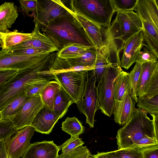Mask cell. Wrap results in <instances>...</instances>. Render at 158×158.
<instances>
[{"label":"cell","mask_w":158,"mask_h":158,"mask_svg":"<svg viewBox=\"0 0 158 158\" xmlns=\"http://www.w3.org/2000/svg\"><path fill=\"white\" fill-rule=\"evenodd\" d=\"M56 56L54 53H50L34 65L18 71L14 77L0 85V111L24 91L28 84L55 79L50 69Z\"/></svg>","instance_id":"obj_1"},{"label":"cell","mask_w":158,"mask_h":158,"mask_svg":"<svg viewBox=\"0 0 158 158\" xmlns=\"http://www.w3.org/2000/svg\"><path fill=\"white\" fill-rule=\"evenodd\" d=\"M94 65L71 66L64 59L56 55L50 69L57 81L76 103L84 92L87 72L92 70Z\"/></svg>","instance_id":"obj_2"},{"label":"cell","mask_w":158,"mask_h":158,"mask_svg":"<svg viewBox=\"0 0 158 158\" xmlns=\"http://www.w3.org/2000/svg\"><path fill=\"white\" fill-rule=\"evenodd\" d=\"M41 30L56 40L60 50L74 44L94 47L83 29L69 12Z\"/></svg>","instance_id":"obj_3"},{"label":"cell","mask_w":158,"mask_h":158,"mask_svg":"<svg viewBox=\"0 0 158 158\" xmlns=\"http://www.w3.org/2000/svg\"><path fill=\"white\" fill-rule=\"evenodd\" d=\"M147 113L138 108L131 119L118 130L116 137L118 149L131 147L146 135L158 140L153 120L148 116Z\"/></svg>","instance_id":"obj_4"},{"label":"cell","mask_w":158,"mask_h":158,"mask_svg":"<svg viewBox=\"0 0 158 158\" xmlns=\"http://www.w3.org/2000/svg\"><path fill=\"white\" fill-rule=\"evenodd\" d=\"M158 4L157 0H138L134 10L142 23L144 46L158 58Z\"/></svg>","instance_id":"obj_5"},{"label":"cell","mask_w":158,"mask_h":158,"mask_svg":"<svg viewBox=\"0 0 158 158\" xmlns=\"http://www.w3.org/2000/svg\"><path fill=\"white\" fill-rule=\"evenodd\" d=\"M70 10L103 28L109 27L116 12L111 0H72Z\"/></svg>","instance_id":"obj_6"},{"label":"cell","mask_w":158,"mask_h":158,"mask_svg":"<svg viewBox=\"0 0 158 158\" xmlns=\"http://www.w3.org/2000/svg\"><path fill=\"white\" fill-rule=\"evenodd\" d=\"M116 12L115 19L108 28L109 33L119 52L125 42L142 32V26L139 16L134 10H119Z\"/></svg>","instance_id":"obj_7"},{"label":"cell","mask_w":158,"mask_h":158,"mask_svg":"<svg viewBox=\"0 0 158 158\" xmlns=\"http://www.w3.org/2000/svg\"><path fill=\"white\" fill-rule=\"evenodd\" d=\"M96 81V76L91 70L88 71L84 93L81 98L76 103L80 112L86 117V123L91 128L94 126L95 113L99 109L98 87L95 85Z\"/></svg>","instance_id":"obj_8"},{"label":"cell","mask_w":158,"mask_h":158,"mask_svg":"<svg viewBox=\"0 0 158 158\" xmlns=\"http://www.w3.org/2000/svg\"><path fill=\"white\" fill-rule=\"evenodd\" d=\"M69 8L60 0H38L37 10L31 15L34 17V31L47 26L57 17L69 12Z\"/></svg>","instance_id":"obj_9"},{"label":"cell","mask_w":158,"mask_h":158,"mask_svg":"<svg viewBox=\"0 0 158 158\" xmlns=\"http://www.w3.org/2000/svg\"><path fill=\"white\" fill-rule=\"evenodd\" d=\"M111 67L106 70L98 84L99 109L105 115L110 117L113 114L114 101L113 97V85L120 69Z\"/></svg>","instance_id":"obj_10"},{"label":"cell","mask_w":158,"mask_h":158,"mask_svg":"<svg viewBox=\"0 0 158 158\" xmlns=\"http://www.w3.org/2000/svg\"><path fill=\"white\" fill-rule=\"evenodd\" d=\"M50 53L30 55L11 53L2 49L0 50V71H19L26 69L35 64Z\"/></svg>","instance_id":"obj_11"},{"label":"cell","mask_w":158,"mask_h":158,"mask_svg":"<svg viewBox=\"0 0 158 158\" xmlns=\"http://www.w3.org/2000/svg\"><path fill=\"white\" fill-rule=\"evenodd\" d=\"M44 106L40 95L31 96L10 120L15 129H21L31 125L36 115Z\"/></svg>","instance_id":"obj_12"},{"label":"cell","mask_w":158,"mask_h":158,"mask_svg":"<svg viewBox=\"0 0 158 158\" xmlns=\"http://www.w3.org/2000/svg\"><path fill=\"white\" fill-rule=\"evenodd\" d=\"M34 128L28 126L18 130L6 140L8 156L12 158L22 157L30 145L31 139L35 131Z\"/></svg>","instance_id":"obj_13"},{"label":"cell","mask_w":158,"mask_h":158,"mask_svg":"<svg viewBox=\"0 0 158 158\" xmlns=\"http://www.w3.org/2000/svg\"><path fill=\"white\" fill-rule=\"evenodd\" d=\"M31 33L32 38L31 40L23 42L8 50H12L26 48H35L49 53L57 52L60 50L57 42L51 36L44 32L41 33L40 30L33 31Z\"/></svg>","instance_id":"obj_14"},{"label":"cell","mask_w":158,"mask_h":158,"mask_svg":"<svg viewBox=\"0 0 158 158\" xmlns=\"http://www.w3.org/2000/svg\"><path fill=\"white\" fill-rule=\"evenodd\" d=\"M68 10L83 29L96 49L102 47L105 43L104 28L69 8Z\"/></svg>","instance_id":"obj_15"},{"label":"cell","mask_w":158,"mask_h":158,"mask_svg":"<svg viewBox=\"0 0 158 158\" xmlns=\"http://www.w3.org/2000/svg\"><path fill=\"white\" fill-rule=\"evenodd\" d=\"M143 34L139 32L131 37L124 43L123 52L120 61V67L128 69L136 62L137 59L144 46Z\"/></svg>","instance_id":"obj_16"},{"label":"cell","mask_w":158,"mask_h":158,"mask_svg":"<svg viewBox=\"0 0 158 158\" xmlns=\"http://www.w3.org/2000/svg\"><path fill=\"white\" fill-rule=\"evenodd\" d=\"M135 102L130 91H127L120 100L114 102L113 114L115 122L123 126L132 118L137 111Z\"/></svg>","instance_id":"obj_17"},{"label":"cell","mask_w":158,"mask_h":158,"mask_svg":"<svg viewBox=\"0 0 158 158\" xmlns=\"http://www.w3.org/2000/svg\"><path fill=\"white\" fill-rule=\"evenodd\" d=\"M60 150L53 141L31 143L22 158H57Z\"/></svg>","instance_id":"obj_18"},{"label":"cell","mask_w":158,"mask_h":158,"mask_svg":"<svg viewBox=\"0 0 158 158\" xmlns=\"http://www.w3.org/2000/svg\"><path fill=\"white\" fill-rule=\"evenodd\" d=\"M60 118L59 116L45 106L38 112L31 126L35 131L42 134H49L54 125Z\"/></svg>","instance_id":"obj_19"},{"label":"cell","mask_w":158,"mask_h":158,"mask_svg":"<svg viewBox=\"0 0 158 158\" xmlns=\"http://www.w3.org/2000/svg\"><path fill=\"white\" fill-rule=\"evenodd\" d=\"M19 14L17 7L14 3L5 2L0 6V31L3 33L9 31Z\"/></svg>","instance_id":"obj_20"},{"label":"cell","mask_w":158,"mask_h":158,"mask_svg":"<svg viewBox=\"0 0 158 158\" xmlns=\"http://www.w3.org/2000/svg\"><path fill=\"white\" fill-rule=\"evenodd\" d=\"M129 73L121 68L113 85V97L114 102L120 100L127 91L131 92V85Z\"/></svg>","instance_id":"obj_21"},{"label":"cell","mask_w":158,"mask_h":158,"mask_svg":"<svg viewBox=\"0 0 158 158\" xmlns=\"http://www.w3.org/2000/svg\"><path fill=\"white\" fill-rule=\"evenodd\" d=\"M73 103L71 98L61 86L55 96L53 111L61 118L66 114L69 106Z\"/></svg>","instance_id":"obj_22"},{"label":"cell","mask_w":158,"mask_h":158,"mask_svg":"<svg viewBox=\"0 0 158 158\" xmlns=\"http://www.w3.org/2000/svg\"><path fill=\"white\" fill-rule=\"evenodd\" d=\"M30 97L26 95L24 90L22 92L1 111L2 119L10 120V118L23 106Z\"/></svg>","instance_id":"obj_23"},{"label":"cell","mask_w":158,"mask_h":158,"mask_svg":"<svg viewBox=\"0 0 158 158\" xmlns=\"http://www.w3.org/2000/svg\"><path fill=\"white\" fill-rule=\"evenodd\" d=\"M60 87V85L57 81H50L44 88L40 94L45 107L52 111L53 110L55 95Z\"/></svg>","instance_id":"obj_24"},{"label":"cell","mask_w":158,"mask_h":158,"mask_svg":"<svg viewBox=\"0 0 158 158\" xmlns=\"http://www.w3.org/2000/svg\"><path fill=\"white\" fill-rule=\"evenodd\" d=\"M32 33H26L14 31L5 33L3 38L2 49L8 50L17 45L31 40Z\"/></svg>","instance_id":"obj_25"},{"label":"cell","mask_w":158,"mask_h":158,"mask_svg":"<svg viewBox=\"0 0 158 158\" xmlns=\"http://www.w3.org/2000/svg\"><path fill=\"white\" fill-rule=\"evenodd\" d=\"M94 47L74 44L67 46L56 52L58 57L64 59L78 57L81 56L88 49Z\"/></svg>","instance_id":"obj_26"},{"label":"cell","mask_w":158,"mask_h":158,"mask_svg":"<svg viewBox=\"0 0 158 158\" xmlns=\"http://www.w3.org/2000/svg\"><path fill=\"white\" fill-rule=\"evenodd\" d=\"M157 66L158 62L156 63H147L141 65V72L137 87V97L141 94Z\"/></svg>","instance_id":"obj_27"},{"label":"cell","mask_w":158,"mask_h":158,"mask_svg":"<svg viewBox=\"0 0 158 158\" xmlns=\"http://www.w3.org/2000/svg\"><path fill=\"white\" fill-rule=\"evenodd\" d=\"M137 98V106L150 114H158V95H139Z\"/></svg>","instance_id":"obj_28"},{"label":"cell","mask_w":158,"mask_h":158,"mask_svg":"<svg viewBox=\"0 0 158 158\" xmlns=\"http://www.w3.org/2000/svg\"><path fill=\"white\" fill-rule=\"evenodd\" d=\"M96 55V49L93 47L88 49L81 56L65 59L72 66H92L94 65Z\"/></svg>","instance_id":"obj_29"},{"label":"cell","mask_w":158,"mask_h":158,"mask_svg":"<svg viewBox=\"0 0 158 158\" xmlns=\"http://www.w3.org/2000/svg\"><path fill=\"white\" fill-rule=\"evenodd\" d=\"M62 130L71 136H78L83 133L85 128L82 123L77 118L67 117L62 123Z\"/></svg>","instance_id":"obj_30"},{"label":"cell","mask_w":158,"mask_h":158,"mask_svg":"<svg viewBox=\"0 0 158 158\" xmlns=\"http://www.w3.org/2000/svg\"><path fill=\"white\" fill-rule=\"evenodd\" d=\"M141 65L136 63L134 68L128 74L131 85V93L136 103L138 101L136 96L137 87L141 72Z\"/></svg>","instance_id":"obj_31"},{"label":"cell","mask_w":158,"mask_h":158,"mask_svg":"<svg viewBox=\"0 0 158 158\" xmlns=\"http://www.w3.org/2000/svg\"><path fill=\"white\" fill-rule=\"evenodd\" d=\"M158 95V66L156 68L144 89L139 95Z\"/></svg>","instance_id":"obj_32"},{"label":"cell","mask_w":158,"mask_h":158,"mask_svg":"<svg viewBox=\"0 0 158 158\" xmlns=\"http://www.w3.org/2000/svg\"><path fill=\"white\" fill-rule=\"evenodd\" d=\"M91 153L86 146L82 145L72 151L58 155L57 158H89Z\"/></svg>","instance_id":"obj_33"},{"label":"cell","mask_w":158,"mask_h":158,"mask_svg":"<svg viewBox=\"0 0 158 158\" xmlns=\"http://www.w3.org/2000/svg\"><path fill=\"white\" fill-rule=\"evenodd\" d=\"M119 158H143L139 149L129 147L114 151Z\"/></svg>","instance_id":"obj_34"},{"label":"cell","mask_w":158,"mask_h":158,"mask_svg":"<svg viewBox=\"0 0 158 158\" xmlns=\"http://www.w3.org/2000/svg\"><path fill=\"white\" fill-rule=\"evenodd\" d=\"M17 131L10 120L2 119L0 121V141L6 140Z\"/></svg>","instance_id":"obj_35"},{"label":"cell","mask_w":158,"mask_h":158,"mask_svg":"<svg viewBox=\"0 0 158 158\" xmlns=\"http://www.w3.org/2000/svg\"><path fill=\"white\" fill-rule=\"evenodd\" d=\"M49 82L48 81H42L28 84L25 88L24 91L26 95L30 97L35 95H40L42 90Z\"/></svg>","instance_id":"obj_36"},{"label":"cell","mask_w":158,"mask_h":158,"mask_svg":"<svg viewBox=\"0 0 158 158\" xmlns=\"http://www.w3.org/2000/svg\"><path fill=\"white\" fill-rule=\"evenodd\" d=\"M138 0H111V1L113 6L117 12L119 10L129 11L134 10Z\"/></svg>","instance_id":"obj_37"},{"label":"cell","mask_w":158,"mask_h":158,"mask_svg":"<svg viewBox=\"0 0 158 158\" xmlns=\"http://www.w3.org/2000/svg\"><path fill=\"white\" fill-rule=\"evenodd\" d=\"M84 143V142L78 136H71L70 138L58 147L61 150L62 153H64L69 152Z\"/></svg>","instance_id":"obj_38"},{"label":"cell","mask_w":158,"mask_h":158,"mask_svg":"<svg viewBox=\"0 0 158 158\" xmlns=\"http://www.w3.org/2000/svg\"><path fill=\"white\" fill-rule=\"evenodd\" d=\"M158 58L145 47H143V50L139 53L136 63L141 65L147 63H156L158 61Z\"/></svg>","instance_id":"obj_39"},{"label":"cell","mask_w":158,"mask_h":158,"mask_svg":"<svg viewBox=\"0 0 158 158\" xmlns=\"http://www.w3.org/2000/svg\"><path fill=\"white\" fill-rule=\"evenodd\" d=\"M157 145H158V140L155 138L146 135L130 147L140 149Z\"/></svg>","instance_id":"obj_40"},{"label":"cell","mask_w":158,"mask_h":158,"mask_svg":"<svg viewBox=\"0 0 158 158\" xmlns=\"http://www.w3.org/2000/svg\"><path fill=\"white\" fill-rule=\"evenodd\" d=\"M19 2L22 11L28 15L30 11L35 12L37 10L38 0H20Z\"/></svg>","instance_id":"obj_41"},{"label":"cell","mask_w":158,"mask_h":158,"mask_svg":"<svg viewBox=\"0 0 158 158\" xmlns=\"http://www.w3.org/2000/svg\"><path fill=\"white\" fill-rule=\"evenodd\" d=\"M7 50L11 53L30 55H40L49 53L41 49L35 48H26L12 50Z\"/></svg>","instance_id":"obj_42"},{"label":"cell","mask_w":158,"mask_h":158,"mask_svg":"<svg viewBox=\"0 0 158 158\" xmlns=\"http://www.w3.org/2000/svg\"><path fill=\"white\" fill-rule=\"evenodd\" d=\"M143 158H158V145L139 149Z\"/></svg>","instance_id":"obj_43"},{"label":"cell","mask_w":158,"mask_h":158,"mask_svg":"<svg viewBox=\"0 0 158 158\" xmlns=\"http://www.w3.org/2000/svg\"><path fill=\"white\" fill-rule=\"evenodd\" d=\"M16 70L0 71V85L14 77L17 73Z\"/></svg>","instance_id":"obj_44"},{"label":"cell","mask_w":158,"mask_h":158,"mask_svg":"<svg viewBox=\"0 0 158 158\" xmlns=\"http://www.w3.org/2000/svg\"><path fill=\"white\" fill-rule=\"evenodd\" d=\"M92 156L94 158H119L114 151L98 152L96 154Z\"/></svg>","instance_id":"obj_45"},{"label":"cell","mask_w":158,"mask_h":158,"mask_svg":"<svg viewBox=\"0 0 158 158\" xmlns=\"http://www.w3.org/2000/svg\"><path fill=\"white\" fill-rule=\"evenodd\" d=\"M6 140L0 141V158H7L8 155L6 151Z\"/></svg>","instance_id":"obj_46"},{"label":"cell","mask_w":158,"mask_h":158,"mask_svg":"<svg viewBox=\"0 0 158 158\" xmlns=\"http://www.w3.org/2000/svg\"><path fill=\"white\" fill-rule=\"evenodd\" d=\"M152 117V120L156 134L158 137V114H150Z\"/></svg>","instance_id":"obj_47"},{"label":"cell","mask_w":158,"mask_h":158,"mask_svg":"<svg viewBox=\"0 0 158 158\" xmlns=\"http://www.w3.org/2000/svg\"><path fill=\"white\" fill-rule=\"evenodd\" d=\"M0 44L1 47L2 48L3 46V40L1 38H0Z\"/></svg>","instance_id":"obj_48"},{"label":"cell","mask_w":158,"mask_h":158,"mask_svg":"<svg viewBox=\"0 0 158 158\" xmlns=\"http://www.w3.org/2000/svg\"><path fill=\"white\" fill-rule=\"evenodd\" d=\"M5 33H3L0 31V38L3 40V36H4Z\"/></svg>","instance_id":"obj_49"},{"label":"cell","mask_w":158,"mask_h":158,"mask_svg":"<svg viewBox=\"0 0 158 158\" xmlns=\"http://www.w3.org/2000/svg\"><path fill=\"white\" fill-rule=\"evenodd\" d=\"M2 120V114L1 111H0V121Z\"/></svg>","instance_id":"obj_50"},{"label":"cell","mask_w":158,"mask_h":158,"mask_svg":"<svg viewBox=\"0 0 158 158\" xmlns=\"http://www.w3.org/2000/svg\"><path fill=\"white\" fill-rule=\"evenodd\" d=\"M89 158H94V157H93L92 155H91L89 157Z\"/></svg>","instance_id":"obj_51"},{"label":"cell","mask_w":158,"mask_h":158,"mask_svg":"<svg viewBox=\"0 0 158 158\" xmlns=\"http://www.w3.org/2000/svg\"><path fill=\"white\" fill-rule=\"evenodd\" d=\"M11 158L10 157L8 156V158Z\"/></svg>","instance_id":"obj_52"},{"label":"cell","mask_w":158,"mask_h":158,"mask_svg":"<svg viewBox=\"0 0 158 158\" xmlns=\"http://www.w3.org/2000/svg\"><path fill=\"white\" fill-rule=\"evenodd\" d=\"M0 48H1V46H0Z\"/></svg>","instance_id":"obj_53"}]
</instances>
